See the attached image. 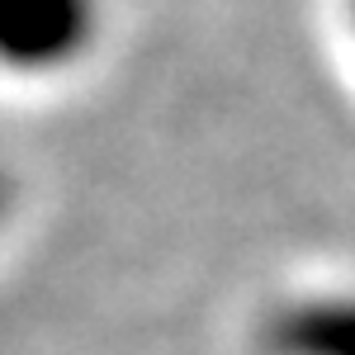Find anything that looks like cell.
Instances as JSON below:
<instances>
[{
  "mask_svg": "<svg viewBox=\"0 0 355 355\" xmlns=\"http://www.w3.org/2000/svg\"><path fill=\"white\" fill-rule=\"evenodd\" d=\"M95 33V0H0V62L48 71L81 53Z\"/></svg>",
  "mask_w": 355,
  "mask_h": 355,
  "instance_id": "1",
  "label": "cell"
},
{
  "mask_svg": "<svg viewBox=\"0 0 355 355\" xmlns=\"http://www.w3.org/2000/svg\"><path fill=\"white\" fill-rule=\"evenodd\" d=\"M279 341L289 355H355V308H303L279 327Z\"/></svg>",
  "mask_w": 355,
  "mask_h": 355,
  "instance_id": "2",
  "label": "cell"
},
{
  "mask_svg": "<svg viewBox=\"0 0 355 355\" xmlns=\"http://www.w3.org/2000/svg\"><path fill=\"white\" fill-rule=\"evenodd\" d=\"M5 204H10V175L0 171V214H5Z\"/></svg>",
  "mask_w": 355,
  "mask_h": 355,
  "instance_id": "3",
  "label": "cell"
}]
</instances>
